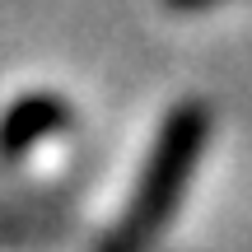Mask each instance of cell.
<instances>
[{
	"label": "cell",
	"instance_id": "cell-2",
	"mask_svg": "<svg viewBox=\"0 0 252 252\" xmlns=\"http://www.w3.org/2000/svg\"><path fill=\"white\" fill-rule=\"evenodd\" d=\"M65 122H70V108H61L56 98H28V103H19V108H9V117L0 122V150H5L9 159H19V154L33 150L42 135L61 131Z\"/></svg>",
	"mask_w": 252,
	"mask_h": 252
},
{
	"label": "cell",
	"instance_id": "cell-1",
	"mask_svg": "<svg viewBox=\"0 0 252 252\" xmlns=\"http://www.w3.org/2000/svg\"><path fill=\"white\" fill-rule=\"evenodd\" d=\"M201 145H206V112L201 108H178L168 117V126L159 131V140H154V154L140 173V187H135L117 234L108 238L103 252H150L154 248V238L163 234L168 215L178 210L182 191L191 182Z\"/></svg>",
	"mask_w": 252,
	"mask_h": 252
}]
</instances>
